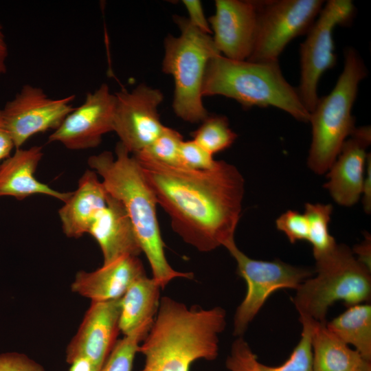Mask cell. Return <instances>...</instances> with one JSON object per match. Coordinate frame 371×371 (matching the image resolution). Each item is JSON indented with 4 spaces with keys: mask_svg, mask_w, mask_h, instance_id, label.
<instances>
[{
    "mask_svg": "<svg viewBox=\"0 0 371 371\" xmlns=\"http://www.w3.org/2000/svg\"><path fill=\"white\" fill-rule=\"evenodd\" d=\"M43 155L42 146H34L27 149H16L12 155L3 161L0 164V196H9L21 201L42 194L65 202L71 192L57 191L34 177Z\"/></svg>",
    "mask_w": 371,
    "mask_h": 371,
    "instance_id": "cell-19",
    "label": "cell"
},
{
    "mask_svg": "<svg viewBox=\"0 0 371 371\" xmlns=\"http://www.w3.org/2000/svg\"><path fill=\"white\" fill-rule=\"evenodd\" d=\"M221 95L234 99L243 106H273L295 120L308 122L310 113L297 89L284 78L278 60L256 63L235 60L217 55L207 63L202 95Z\"/></svg>",
    "mask_w": 371,
    "mask_h": 371,
    "instance_id": "cell-4",
    "label": "cell"
},
{
    "mask_svg": "<svg viewBox=\"0 0 371 371\" xmlns=\"http://www.w3.org/2000/svg\"><path fill=\"white\" fill-rule=\"evenodd\" d=\"M115 95L106 84L86 95L83 103L67 115L49 135V142H59L70 150L97 147L102 136L113 129Z\"/></svg>",
    "mask_w": 371,
    "mask_h": 371,
    "instance_id": "cell-13",
    "label": "cell"
},
{
    "mask_svg": "<svg viewBox=\"0 0 371 371\" xmlns=\"http://www.w3.org/2000/svg\"><path fill=\"white\" fill-rule=\"evenodd\" d=\"M115 157L104 151L88 159L89 166L101 176L110 195L125 207L134 227L154 278L161 289L176 278L192 279V273L179 272L168 263L157 217V200L137 159L119 142Z\"/></svg>",
    "mask_w": 371,
    "mask_h": 371,
    "instance_id": "cell-3",
    "label": "cell"
},
{
    "mask_svg": "<svg viewBox=\"0 0 371 371\" xmlns=\"http://www.w3.org/2000/svg\"><path fill=\"white\" fill-rule=\"evenodd\" d=\"M328 329L361 357L371 361V305L361 303L347 309L330 322Z\"/></svg>",
    "mask_w": 371,
    "mask_h": 371,
    "instance_id": "cell-24",
    "label": "cell"
},
{
    "mask_svg": "<svg viewBox=\"0 0 371 371\" xmlns=\"http://www.w3.org/2000/svg\"><path fill=\"white\" fill-rule=\"evenodd\" d=\"M0 371H45L44 368L27 355L16 352L0 354Z\"/></svg>",
    "mask_w": 371,
    "mask_h": 371,
    "instance_id": "cell-31",
    "label": "cell"
},
{
    "mask_svg": "<svg viewBox=\"0 0 371 371\" xmlns=\"http://www.w3.org/2000/svg\"><path fill=\"white\" fill-rule=\"evenodd\" d=\"M370 142V126L355 128L327 172L324 188L340 205L350 207L361 198Z\"/></svg>",
    "mask_w": 371,
    "mask_h": 371,
    "instance_id": "cell-16",
    "label": "cell"
},
{
    "mask_svg": "<svg viewBox=\"0 0 371 371\" xmlns=\"http://www.w3.org/2000/svg\"><path fill=\"white\" fill-rule=\"evenodd\" d=\"M121 297L91 302L76 334L66 349V361L89 359L96 371L102 367L117 341Z\"/></svg>",
    "mask_w": 371,
    "mask_h": 371,
    "instance_id": "cell-14",
    "label": "cell"
},
{
    "mask_svg": "<svg viewBox=\"0 0 371 371\" xmlns=\"http://www.w3.org/2000/svg\"><path fill=\"white\" fill-rule=\"evenodd\" d=\"M355 8L350 0H330L324 3L318 16L300 45L299 97L311 113L319 96L317 86L323 74L336 64L333 30L351 23Z\"/></svg>",
    "mask_w": 371,
    "mask_h": 371,
    "instance_id": "cell-9",
    "label": "cell"
},
{
    "mask_svg": "<svg viewBox=\"0 0 371 371\" xmlns=\"http://www.w3.org/2000/svg\"><path fill=\"white\" fill-rule=\"evenodd\" d=\"M301 337L286 361L277 366H267L258 359L247 342L238 337L232 344L225 365L229 371H313L311 335L313 320L300 318Z\"/></svg>",
    "mask_w": 371,
    "mask_h": 371,
    "instance_id": "cell-21",
    "label": "cell"
},
{
    "mask_svg": "<svg viewBox=\"0 0 371 371\" xmlns=\"http://www.w3.org/2000/svg\"><path fill=\"white\" fill-rule=\"evenodd\" d=\"M332 212L331 204L307 203L305 205L304 214L308 223V241L312 245L315 259L328 254L337 245L328 231Z\"/></svg>",
    "mask_w": 371,
    "mask_h": 371,
    "instance_id": "cell-25",
    "label": "cell"
},
{
    "mask_svg": "<svg viewBox=\"0 0 371 371\" xmlns=\"http://www.w3.org/2000/svg\"><path fill=\"white\" fill-rule=\"evenodd\" d=\"M113 129L120 142L133 155L147 146L161 134L165 126L157 108L164 95L156 89L139 85L131 91L115 94Z\"/></svg>",
    "mask_w": 371,
    "mask_h": 371,
    "instance_id": "cell-12",
    "label": "cell"
},
{
    "mask_svg": "<svg viewBox=\"0 0 371 371\" xmlns=\"http://www.w3.org/2000/svg\"><path fill=\"white\" fill-rule=\"evenodd\" d=\"M172 229L186 243L209 252L235 241L245 192L243 175L234 165L218 161L210 170L166 165L133 155Z\"/></svg>",
    "mask_w": 371,
    "mask_h": 371,
    "instance_id": "cell-1",
    "label": "cell"
},
{
    "mask_svg": "<svg viewBox=\"0 0 371 371\" xmlns=\"http://www.w3.org/2000/svg\"><path fill=\"white\" fill-rule=\"evenodd\" d=\"M352 251L361 263L370 269L371 239L369 234L366 236L363 241L354 247Z\"/></svg>",
    "mask_w": 371,
    "mask_h": 371,
    "instance_id": "cell-35",
    "label": "cell"
},
{
    "mask_svg": "<svg viewBox=\"0 0 371 371\" xmlns=\"http://www.w3.org/2000/svg\"><path fill=\"white\" fill-rule=\"evenodd\" d=\"M362 204L365 212L368 214L371 211V158L370 155H368L364 180L361 190Z\"/></svg>",
    "mask_w": 371,
    "mask_h": 371,
    "instance_id": "cell-34",
    "label": "cell"
},
{
    "mask_svg": "<svg viewBox=\"0 0 371 371\" xmlns=\"http://www.w3.org/2000/svg\"><path fill=\"white\" fill-rule=\"evenodd\" d=\"M366 75L359 54L354 48H347L344 69L335 86L329 94L319 98L310 113L312 140L307 164L315 174L328 172L344 142L355 129L352 109L359 85Z\"/></svg>",
    "mask_w": 371,
    "mask_h": 371,
    "instance_id": "cell-6",
    "label": "cell"
},
{
    "mask_svg": "<svg viewBox=\"0 0 371 371\" xmlns=\"http://www.w3.org/2000/svg\"><path fill=\"white\" fill-rule=\"evenodd\" d=\"M326 323L313 324V371H358L367 360L331 333Z\"/></svg>",
    "mask_w": 371,
    "mask_h": 371,
    "instance_id": "cell-22",
    "label": "cell"
},
{
    "mask_svg": "<svg viewBox=\"0 0 371 371\" xmlns=\"http://www.w3.org/2000/svg\"><path fill=\"white\" fill-rule=\"evenodd\" d=\"M192 136L196 144L212 155L229 148L237 137L227 117L222 115L207 116Z\"/></svg>",
    "mask_w": 371,
    "mask_h": 371,
    "instance_id": "cell-26",
    "label": "cell"
},
{
    "mask_svg": "<svg viewBox=\"0 0 371 371\" xmlns=\"http://www.w3.org/2000/svg\"><path fill=\"white\" fill-rule=\"evenodd\" d=\"M157 281L146 275L136 280L121 297L120 330L128 335L144 323L153 320L160 302Z\"/></svg>",
    "mask_w": 371,
    "mask_h": 371,
    "instance_id": "cell-23",
    "label": "cell"
},
{
    "mask_svg": "<svg viewBox=\"0 0 371 371\" xmlns=\"http://www.w3.org/2000/svg\"><path fill=\"white\" fill-rule=\"evenodd\" d=\"M8 56V48L3 32V26L0 23V75L7 71L6 60Z\"/></svg>",
    "mask_w": 371,
    "mask_h": 371,
    "instance_id": "cell-36",
    "label": "cell"
},
{
    "mask_svg": "<svg viewBox=\"0 0 371 371\" xmlns=\"http://www.w3.org/2000/svg\"><path fill=\"white\" fill-rule=\"evenodd\" d=\"M183 3L189 14V21L201 32L207 34H212V30L205 16L201 1L198 0H183Z\"/></svg>",
    "mask_w": 371,
    "mask_h": 371,
    "instance_id": "cell-32",
    "label": "cell"
},
{
    "mask_svg": "<svg viewBox=\"0 0 371 371\" xmlns=\"http://www.w3.org/2000/svg\"><path fill=\"white\" fill-rule=\"evenodd\" d=\"M108 193L93 170L87 169L78 188L58 210L64 234L79 238L88 233L92 223L106 207Z\"/></svg>",
    "mask_w": 371,
    "mask_h": 371,
    "instance_id": "cell-20",
    "label": "cell"
},
{
    "mask_svg": "<svg viewBox=\"0 0 371 371\" xmlns=\"http://www.w3.org/2000/svg\"><path fill=\"white\" fill-rule=\"evenodd\" d=\"M237 265L238 274L247 284L243 300L234 317V335L242 337L269 297L282 289H296L314 274V270L291 265L279 260L266 261L249 258L235 241L225 247Z\"/></svg>",
    "mask_w": 371,
    "mask_h": 371,
    "instance_id": "cell-8",
    "label": "cell"
},
{
    "mask_svg": "<svg viewBox=\"0 0 371 371\" xmlns=\"http://www.w3.org/2000/svg\"><path fill=\"white\" fill-rule=\"evenodd\" d=\"M215 6L208 21L217 49L229 59L247 60L255 42L258 1L216 0Z\"/></svg>",
    "mask_w": 371,
    "mask_h": 371,
    "instance_id": "cell-15",
    "label": "cell"
},
{
    "mask_svg": "<svg viewBox=\"0 0 371 371\" xmlns=\"http://www.w3.org/2000/svg\"><path fill=\"white\" fill-rule=\"evenodd\" d=\"M226 324V311L221 306L188 307L171 297H161L138 348L145 358L139 371H190L196 360H214Z\"/></svg>",
    "mask_w": 371,
    "mask_h": 371,
    "instance_id": "cell-2",
    "label": "cell"
},
{
    "mask_svg": "<svg viewBox=\"0 0 371 371\" xmlns=\"http://www.w3.org/2000/svg\"><path fill=\"white\" fill-rule=\"evenodd\" d=\"M145 275L138 256H128L91 272H78L71 287L91 302L106 301L122 297L131 284Z\"/></svg>",
    "mask_w": 371,
    "mask_h": 371,
    "instance_id": "cell-18",
    "label": "cell"
},
{
    "mask_svg": "<svg viewBox=\"0 0 371 371\" xmlns=\"http://www.w3.org/2000/svg\"><path fill=\"white\" fill-rule=\"evenodd\" d=\"M70 365L69 371H96L93 363L87 358L76 359Z\"/></svg>",
    "mask_w": 371,
    "mask_h": 371,
    "instance_id": "cell-37",
    "label": "cell"
},
{
    "mask_svg": "<svg viewBox=\"0 0 371 371\" xmlns=\"http://www.w3.org/2000/svg\"><path fill=\"white\" fill-rule=\"evenodd\" d=\"M153 321L144 323L130 335L117 340L99 371H133L134 359L139 344L146 336Z\"/></svg>",
    "mask_w": 371,
    "mask_h": 371,
    "instance_id": "cell-27",
    "label": "cell"
},
{
    "mask_svg": "<svg viewBox=\"0 0 371 371\" xmlns=\"http://www.w3.org/2000/svg\"><path fill=\"white\" fill-rule=\"evenodd\" d=\"M324 4L322 0L258 1L255 42L247 60L278 61L290 41L307 34Z\"/></svg>",
    "mask_w": 371,
    "mask_h": 371,
    "instance_id": "cell-10",
    "label": "cell"
},
{
    "mask_svg": "<svg viewBox=\"0 0 371 371\" xmlns=\"http://www.w3.org/2000/svg\"><path fill=\"white\" fill-rule=\"evenodd\" d=\"M181 34L168 35L164 42L163 71L175 82L173 109L180 118L196 123L207 116L203 104L202 87L208 62L221 54L212 37L194 27L188 20L175 16Z\"/></svg>",
    "mask_w": 371,
    "mask_h": 371,
    "instance_id": "cell-7",
    "label": "cell"
},
{
    "mask_svg": "<svg viewBox=\"0 0 371 371\" xmlns=\"http://www.w3.org/2000/svg\"><path fill=\"white\" fill-rule=\"evenodd\" d=\"M276 227L282 232L291 243L299 240H307L308 223L304 214L288 210L281 214L276 221Z\"/></svg>",
    "mask_w": 371,
    "mask_h": 371,
    "instance_id": "cell-30",
    "label": "cell"
},
{
    "mask_svg": "<svg viewBox=\"0 0 371 371\" xmlns=\"http://www.w3.org/2000/svg\"><path fill=\"white\" fill-rule=\"evenodd\" d=\"M14 148V141L5 125L2 109H0V164L11 155Z\"/></svg>",
    "mask_w": 371,
    "mask_h": 371,
    "instance_id": "cell-33",
    "label": "cell"
},
{
    "mask_svg": "<svg viewBox=\"0 0 371 371\" xmlns=\"http://www.w3.org/2000/svg\"><path fill=\"white\" fill-rule=\"evenodd\" d=\"M108 193V192H107ZM88 234L98 243L103 265L128 256H138L142 249L123 204L109 194L106 205L92 223Z\"/></svg>",
    "mask_w": 371,
    "mask_h": 371,
    "instance_id": "cell-17",
    "label": "cell"
},
{
    "mask_svg": "<svg viewBox=\"0 0 371 371\" xmlns=\"http://www.w3.org/2000/svg\"><path fill=\"white\" fill-rule=\"evenodd\" d=\"M183 142V137L178 131L164 126L161 134L153 143L134 155H139L166 165L180 167L179 152Z\"/></svg>",
    "mask_w": 371,
    "mask_h": 371,
    "instance_id": "cell-28",
    "label": "cell"
},
{
    "mask_svg": "<svg viewBox=\"0 0 371 371\" xmlns=\"http://www.w3.org/2000/svg\"><path fill=\"white\" fill-rule=\"evenodd\" d=\"M180 167L190 170H205L214 168L218 161L194 140L183 141L179 152Z\"/></svg>",
    "mask_w": 371,
    "mask_h": 371,
    "instance_id": "cell-29",
    "label": "cell"
},
{
    "mask_svg": "<svg viewBox=\"0 0 371 371\" xmlns=\"http://www.w3.org/2000/svg\"><path fill=\"white\" fill-rule=\"evenodd\" d=\"M358 371H371V361H366Z\"/></svg>",
    "mask_w": 371,
    "mask_h": 371,
    "instance_id": "cell-38",
    "label": "cell"
},
{
    "mask_svg": "<svg viewBox=\"0 0 371 371\" xmlns=\"http://www.w3.org/2000/svg\"><path fill=\"white\" fill-rule=\"evenodd\" d=\"M75 95L54 99L40 87L24 85L2 109L5 125L14 143L21 148L33 135L56 130L74 107Z\"/></svg>",
    "mask_w": 371,
    "mask_h": 371,
    "instance_id": "cell-11",
    "label": "cell"
},
{
    "mask_svg": "<svg viewBox=\"0 0 371 371\" xmlns=\"http://www.w3.org/2000/svg\"><path fill=\"white\" fill-rule=\"evenodd\" d=\"M315 260L314 274L299 285L293 299L300 318L326 323L335 302L341 301L348 307L370 301V269L347 245L337 244L330 252Z\"/></svg>",
    "mask_w": 371,
    "mask_h": 371,
    "instance_id": "cell-5",
    "label": "cell"
}]
</instances>
